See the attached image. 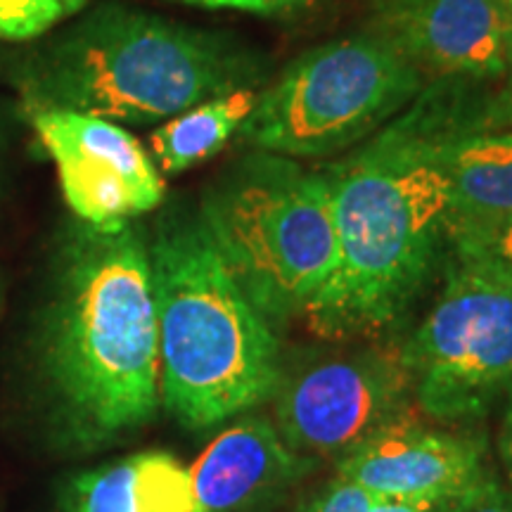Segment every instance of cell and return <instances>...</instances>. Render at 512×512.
Wrapping results in <instances>:
<instances>
[{
	"instance_id": "cell-9",
	"label": "cell",
	"mask_w": 512,
	"mask_h": 512,
	"mask_svg": "<svg viewBox=\"0 0 512 512\" xmlns=\"http://www.w3.org/2000/svg\"><path fill=\"white\" fill-rule=\"evenodd\" d=\"M29 121L79 221L110 230L162 207V171L124 126L76 112H36Z\"/></svg>"
},
{
	"instance_id": "cell-5",
	"label": "cell",
	"mask_w": 512,
	"mask_h": 512,
	"mask_svg": "<svg viewBox=\"0 0 512 512\" xmlns=\"http://www.w3.org/2000/svg\"><path fill=\"white\" fill-rule=\"evenodd\" d=\"M197 209L254 309L273 328L304 316L337 259L325 171L252 150L204 188Z\"/></svg>"
},
{
	"instance_id": "cell-4",
	"label": "cell",
	"mask_w": 512,
	"mask_h": 512,
	"mask_svg": "<svg viewBox=\"0 0 512 512\" xmlns=\"http://www.w3.org/2000/svg\"><path fill=\"white\" fill-rule=\"evenodd\" d=\"M147 245L166 411L209 430L271 401L285 368L278 332L235 283L200 209L166 204Z\"/></svg>"
},
{
	"instance_id": "cell-18",
	"label": "cell",
	"mask_w": 512,
	"mask_h": 512,
	"mask_svg": "<svg viewBox=\"0 0 512 512\" xmlns=\"http://www.w3.org/2000/svg\"><path fill=\"white\" fill-rule=\"evenodd\" d=\"M88 0H0V41H31L64 19L79 15Z\"/></svg>"
},
{
	"instance_id": "cell-1",
	"label": "cell",
	"mask_w": 512,
	"mask_h": 512,
	"mask_svg": "<svg viewBox=\"0 0 512 512\" xmlns=\"http://www.w3.org/2000/svg\"><path fill=\"white\" fill-rule=\"evenodd\" d=\"M38 375L69 446H110L155 418L157 309L147 230L138 221L64 235L38 330Z\"/></svg>"
},
{
	"instance_id": "cell-3",
	"label": "cell",
	"mask_w": 512,
	"mask_h": 512,
	"mask_svg": "<svg viewBox=\"0 0 512 512\" xmlns=\"http://www.w3.org/2000/svg\"><path fill=\"white\" fill-rule=\"evenodd\" d=\"M22 112H76L150 126L204 100L259 88L266 60L230 34L105 3L12 72Z\"/></svg>"
},
{
	"instance_id": "cell-23",
	"label": "cell",
	"mask_w": 512,
	"mask_h": 512,
	"mask_svg": "<svg viewBox=\"0 0 512 512\" xmlns=\"http://www.w3.org/2000/svg\"><path fill=\"white\" fill-rule=\"evenodd\" d=\"M498 453H501L505 475H508L512 486V396L508 401V408H505L501 434H498Z\"/></svg>"
},
{
	"instance_id": "cell-2",
	"label": "cell",
	"mask_w": 512,
	"mask_h": 512,
	"mask_svg": "<svg viewBox=\"0 0 512 512\" xmlns=\"http://www.w3.org/2000/svg\"><path fill=\"white\" fill-rule=\"evenodd\" d=\"M439 133L411 105L325 169L337 259L304 318L323 339H377L432 283L453 221Z\"/></svg>"
},
{
	"instance_id": "cell-20",
	"label": "cell",
	"mask_w": 512,
	"mask_h": 512,
	"mask_svg": "<svg viewBox=\"0 0 512 512\" xmlns=\"http://www.w3.org/2000/svg\"><path fill=\"white\" fill-rule=\"evenodd\" d=\"M375 501L377 498L368 491L335 477L330 484L320 486L311 498L299 503L294 512H366Z\"/></svg>"
},
{
	"instance_id": "cell-6",
	"label": "cell",
	"mask_w": 512,
	"mask_h": 512,
	"mask_svg": "<svg viewBox=\"0 0 512 512\" xmlns=\"http://www.w3.org/2000/svg\"><path fill=\"white\" fill-rule=\"evenodd\" d=\"M427 79L375 27L320 43L264 91L238 136L252 150L323 159L373 138L399 117Z\"/></svg>"
},
{
	"instance_id": "cell-21",
	"label": "cell",
	"mask_w": 512,
	"mask_h": 512,
	"mask_svg": "<svg viewBox=\"0 0 512 512\" xmlns=\"http://www.w3.org/2000/svg\"><path fill=\"white\" fill-rule=\"evenodd\" d=\"M181 3L200 5L211 10H240L254 12V15H280V12H292L309 0H181Z\"/></svg>"
},
{
	"instance_id": "cell-11",
	"label": "cell",
	"mask_w": 512,
	"mask_h": 512,
	"mask_svg": "<svg viewBox=\"0 0 512 512\" xmlns=\"http://www.w3.org/2000/svg\"><path fill=\"white\" fill-rule=\"evenodd\" d=\"M486 467L484 437L437 430L406 415L339 460L337 477L377 501L453 503Z\"/></svg>"
},
{
	"instance_id": "cell-17",
	"label": "cell",
	"mask_w": 512,
	"mask_h": 512,
	"mask_svg": "<svg viewBox=\"0 0 512 512\" xmlns=\"http://www.w3.org/2000/svg\"><path fill=\"white\" fill-rule=\"evenodd\" d=\"M448 259L512 292V214L453 216Z\"/></svg>"
},
{
	"instance_id": "cell-15",
	"label": "cell",
	"mask_w": 512,
	"mask_h": 512,
	"mask_svg": "<svg viewBox=\"0 0 512 512\" xmlns=\"http://www.w3.org/2000/svg\"><path fill=\"white\" fill-rule=\"evenodd\" d=\"M256 98L259 88H240L166 119L150 136V155L157 169L169 176L183 174L190 166L219 155L228 140L240 133Z\"/></svg>"
},
{
	"instance_id": "cell-12",
	"label": "cell",
	"mask_w": 512,
	"mask_h": 512,
	"mask_svg": "<svg viewBox=\"0 0 512 512\" xmlns=\"http://www.w3.org/2000/svg\"><path fill=\"white\" fill-rule=\"evenodd\" d=\"M316 465L294 453L273 422L242 418L204 448L190 479L204 512H254Z\"/></svg>"
},
{
	"instance_id": "cell-8",
	"label": "cell",
	"mask_w": 512,
	"mask_h": 512,
	"mask_svg": "<svg viewBox=\"0 0 512 512\" xmlns=\"http://www.w3.org/2000/svg\"><path fill=\"white\" fill-rule=\"evenodd\" d=\"M275 430L299 456L347 458L370 437L411 411V382L396 349L328 354L283 368Z\"/></svg>"
},
{
	"instance_id": "cell-10",
	"label": "cell",
	"mask_w": 512,
	"mask_h": 512,
	"mask_svg": "<svg viewBox=\"0 0 512 512\" xmlns=\"http://www.w3.org/2000/svg\"><path fill=\"white\" fill-rule=\"evenodd\" d=\"M370 27L392 38L427 83H489L512 53L508 0H377Z\"/></svg>"
},
{
	"instance_id": "cell-7",
	"label": "cell",
	"mask_w": 512,
	"mask_h": 512,
	"mask_svg": "<svg viewBox=\"0 0 512 512\" xmlns=\"http://www.w3.org/2000/svg\"><path fill=\"white\" fill-rule=\"evenodd\" d=\"M396 351L422 413L451 425L484 418L512 396V292L446 256L437 304Z\"/></svg>"
},
{
	"instance_id": "cell-24",
	"label": "cell",
	"mask_w": 512,
	"mask_h": 512,
	"mask_svg": "<svg viewBox=\"0 0 512 512\" xmlns=\"http://www.w3.org/2000/svg\"><path fill=\"white\" fill-rule=\"evenodd\" d=\"M508 8H510V15H512V0H508Z\"/></svg>"
},
{
	"instance_id": "cell-14",
	"label": "cell",
	"mask_w": 512,
	"mask_h": 512,
	"mask_svg": "<svg viewBox=\"0 0 512 512\" xmlns=\"http://www.w3.org/2000/svg\"><path fill=\"white\" fill-rule=\"evenodd\" d=\"M437 152L451 185L453 216L512 214V131L439 136Z\"/></svg>"
},
{
	"instance_id": "cell-22",
	"label": "cell",
	"mask_w": 512,
	"mask_h": 512,
	"mask_svg": "<svg viewBox=\"0 0 512 512\" xmlns=\"http://www.w3.org/2000/svg\"><path fill=\"white\" fill-rule=\"evenodd\" d=\"M446 501H375L366 512H448Z\"/></svg>"
},
{
	"instance_id": "cell-25",
	"label": "cell",
	"mask_w": 512,
	"mask_h": 512,
	"mask_svg": "<svg viewBox=\"0 0 512 512\" xmlns=\"http://www.w3.org/2000/svg\"><path fill=\"white\" fill-rule=\"evenodd\" d=\"M373 3H377V0H373Z\"/></svg>"
},
{
	"instance_id": "cell-19",
	"label": "cell",
	"mask_w": 512,
	"mask_h": 512,
	"mask_svg": "<svg viewBox=\"0 0 512 512\" xmlns=\"http://www.w3.org/2000/svg\"><path fill=\"white\" fill-rule=\"evenodd\" d=\"M448 512H512V486L503 484L491 467L451 503Z\"/></svg>"
},
{
	"instance_id": "cell-16",
	"label": "cell",
	"mask_w": 512,
	"mask_h": 512,
	"mask_svg": "<svg viewBox=\"0 0 512 512\" xmlns=\"http://www.w3.org/2000/svg\"><path fill=\"white\" fill-rule=\"evenodd\" d=\"M446 138L512 131V53L505 72L489 83L430 81L425 86Z\"/></svg>"
},
{
	"instance_id": "cell-13",
	"label": "cell",
	"mask_w": 512,
	"mask_h": 512,
	"mask_svg": "<svg viewBox=\"0 0 512 512\" xmlns=\"http://www.w3.org/2000/svg\"><path fill=\"white\" fill-rule=\"evenodd\" d=\"M64 512H204L190 470L166 451H140L81 472L64 491Z\"/></svg>"
}]
</instances>
